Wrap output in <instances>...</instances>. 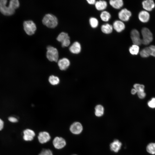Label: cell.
<instances>
[{"mask_svg":"<svg viewBox=\"0 0 155 155\" xmlns=\"http://www.w3.org/2000/svg\"><path fill=\"white\" fill-rule=\"evenodd\" d=\"M7 1L6 0H0V11L5 15H11L19 7V2L18 0H11L8 6L7 5Z\"/></svg>","mask_w":155,"mask_h":155,"instance_id":"obj_1","label":"cell"},{"mask_svg":"<svg viewBox=\"0 0 155 155\" xmlns=\"http://www.w3.org/2000/svg\"><path fill=\"white\" fill-rule=\"evenodd\" d=\"M43 24L50 28H55L58 24V20L57 17L51 14H46L42 20Z\"/></svg>","mask_w":155,"mask_h":155,"instance_id":"obj_2","label":"cell"},{"mask_svg":"<svg viewBox=\"0 0 155 155\" xmlns=\"http://www.w3.org/2000/svg\"><path fill=\"white\" fill-rule=\"evenodd\" d=\"M46 48V57L48 60L50 61L57 62L59 54L57 49L50 46H48Z\"/></svg>","mask_w":155,"mask_h":155,"instance_id":"obj_3","label":"cell"},{"mask_svg":"<svg viewBox=\"0 0 155 155\" xmlns=\"http://www.w3.org/2000/svg\"><path fill=\"white\" fill-rule=\"evenodd\" d=\"M142 36V44L147 45L151 42L153 39L152 34L150 31L147 28H144L141 31Z\"/></svg>","mask_w":155,"mask_h":155,"instance_id":"obj_4","label":"cell"},{"mask_svg":"<svg viewBox=\"0 0 155 155\" xmlns=\"http://www.w3.org/2000/svg\"><path fill=\"white\" fill-rule=\"evenodd\" d=\"M23 26L25 32L29 35L34 34L36 29V24L31 20L25 21L23 23Z\"/></svg>","mask_w":155,"mask_h":155,"instance_id":"obj_5","label":"cell"},{"mask_svg":"<svg viewBox=\"0 0 155 155\" xmlns=\"http://www.w3.org/2000/svg\"><path fill=\"white\" fill-rule=\"evenodd\" d=\"M57 40L61 43L63 47L68 46L70 43L69 37L67 33L65 32L61 33L57 37Z\"/></svg>","mask_w":155,"mask_h":155,"instance_id":"obj_6","label":"cell"},{"mask_svg":"<svg viewBox=\"0 0 155 155\" xmlns=\"http://www.w3.org/2000/svg\"><path fill=\"white\" fill-rule=\"evenodd\" d=\"M131 37L134 44L139 46L142 44V40L140 38L139 32L137 30L133 29L131 31Z\"/></svg>","mask_w":155,"mask_h":155,"instance_id":"obj_7","label":"cell"},{"mask_svg":"<svg viewBox=\"0 0 155 155\" xmlns=\"http://www.w3.org/2000/svg\"><path fill=\"white\" fill-rule=\"evenodd\" d=\"M70 131L73 134L76 135L80 133L83 130V127L81 124L78 122L73 123L69 128Z\"/></svg>","mask_w":155,"mask_h":155,"instance_id":"obj_8","label":"cell"},{"mask_svg":"<svg viewBox=\"0 0 155 155\" xmlns=\"http://www.w3.org/2000/svg\"><path fill=\"white\" fill-rule=\"evenodd\" d=\"M53 143L55 148L57 149H61L65 146L66 142L63 138L57 137L54 139Z\"/></svg>","mask_w":155,"mask_h":155,"instance_id":"obj_9","label":"cell"},{"mask_svg":"<svg viewBox=\"0 0 155 155\" xmlns=\"http://www.w3.org/2000/svg\"><path fill=\"white\" fill-rule=\"evenodd\" d=\"M131 13L130 11L124 8L121 10L118 13V17L121 21H127L129 19Z\"/></svg>","mask_w":155,"mask_h":155,"instance_id":"obj_10","label":"cell"},{"mask_svg":"<svg viewBox=\"0 0 155 155\" xmlns=\"http://www.w3.org/2000/svg\"><path fill=\"white\" fill-rule=\"evenodd\" d=\"M58 65L59 69L61 71L67 70L70 66V63L69 59L66 58L60 59L58 61Z\"/></svg>","mask_w":155,"mask_h":155,"instance_id":"obj_11","label":"cell"},{"mask_svg":"<svg viewBox=\"0 0 155 155\" xmlns=\"http://www.w3.org/2000/svg\"><path fill=\"white\" fill-rule=\"evenodd\" d=\"M38 138L39 142L43 144L49 141L51 138L49 133L46 131L41 132L39 133Z\"/></svg>","mask_w":155,"mask_h":155,"instance_id":"obj_12","label":"cell"},{"mask_svg":"<svg viewBox=\"0 0 155 155\" xmlns=\"http://www.w3.org/2000/svg\"><path fill=\"white\" fill-rule=\"evenodd\" d=\"M23 139L26 141H31L32 140L35 136L34 132L30 129H26L23 131Z\"/></svg>","mask_w":155,"mask_h":155,"instance_id":"obj_13","label":"cell"},{"mask_svg":"<svg viewBox=\"0 0 155 155\" xmlns=\"http://www.w3.org/2000/svg\"><path fill=\"white\" fill-rule=\"evenodd\" d=\"M143 8L148 11H151L155 7V5L153 1L146 0L142 2Z\"/></svg>","mask_w":155,"mask_h":155,"instance_id":"obj_14","label":"cell"},{"mask_svg":"<svg viewBox=\"0 0 155 155\" xmlns=\"http://www.w3.org/2000/svg\"><path fill=\"white\" fill-rule=\"evenodd\" d=\"M113 28L117 32H120L125 28V26L123 22L120 20H116L113 23Z\"/></svg>","mask_w":155,"mask_h":155,"instance_id":"obj_15","label":"cell"},{"mask_svg":"<svg viewBox=\"0 0 155 155\" xmlns=\"http://www.w3.org/2000/svg\"><path fill=\"white\" fill-rule=\"evenodd\" d=\"M150 18L149 13L146 11H140L138 14L139 20L143 23L147 22L149 20Z\"/></svg>","mask_w":155,"mask_h":155,"instance_id":"obj_16","label":"cell"},{"mask_svg":"<svg viewBox=\"0 0 155 155\" xmlns=\"http://www.w3.org/2000/svg\"><path fill=\"white\" fill-rule=\"evenodd\" d=\"M69 50L71 53L74 54H78L81 50L80 44L78 42H74L69 48Z\"/></svg>","mask_w":155,"mask_h":155,"instance_id":"obj_17","label":"cell"},{"mask_svg":"<svg viewBox=\"0 0 155 155\" xmlns=\"http://www.w3.org/2000/svg\"><path fill=\"white\" fill-rule=\"evenodd\" d=\"M122 144L119 140H115L110 145L111 150L115 152H117L120 149Z\"/></svg>","mask_w":155,"mask_h":155,"instance_id":"obj_18","label":"cell"},{"mask_svg":"<svg viewBox=\"0 0 155 155\" xmlns=\"http://www.w3.org/2000/svg\"><path fill=\"white\" fill-rule=\"evenodd\" d=\"M110 5L114 8L119 9L123 5V2L122 0H111L109 1Z\"/></svg>","mask_w":155,"mask_h":155,"instance_id":"obj_19","label":"cell"},{"mask_svg":"<svg viewBox=\"0 0 155 155\" xmlns=\"http://www.w3.org/2000/svg\"><path fill=\"white\" fill-rule=\"evenodd\" d=\"M95 6L96 9L99 11L102 10L106 8L107 6V2L104 1L100 0L96 2Z\"/></svg>","mask_w":155,"mask_h":155,"instance_id":"obj_20","label":"cell"},{"mask_svg":"<svg viewBox=\"0 0 155 155\" xmlns=\"http://www.w3.org/2000/svg\"><path fill=\"white\" fill-rule=\"evenodd\" d=\"M113 28V26L111 25L106 24L102 26L101 30L103 33L105 34H109L112 32Z\"/></svg>","mask_w":155,"mask_h":155,"instance_id":"obj_21","label":"cell"},{"mask_svg":"<svg viewBox=\"0 0 155 155\" xmlns=\"http://www.w3.org/2000/svg\"><path fill=\"white\" fill-rule=\"evenodd\" d=\"M48 81L51 85L53 86H56L59 83L60 80L59 78L57 76L51 75L49 76Z\"/></svg>","mask_w":155,"mask_h":155,"instance_id":"obj_22","label":"cell"},{"mask_svg":"<svg viewBox=\"0 0 155 155\" xmlns=\"http://www.w3.org/2000/svg\"><path fill=\"white\" fill-rule=\"evenodd\" d=\"M111 17L110 14L108 11H104L102 12L100 15L101 20L104 22L108 21Z\"/></svg>","mask_w":155,"mask_h":155,"instance_id":"obj_23","label":"cell"},{"mask_svg":"<svg viewBox=\"0 0 155 155\" xmlns=\"http://www.w3.org/2000/svg\"><path fill=\"white\" fill-rule=\"evenodd\" d=\"M95 114L97 117H101L103 114L104 108L101 105H97L95 108Z\"/></svg>","mask_w":155,"mask_h":155,"instance_id":"obj_24","label":"cell"},{"mask_svg":"<svg viewBox=\"0 0 155 155\" xmlns=\"http://www.w3.org/2000/svg\"><path fill=\"white\" fill-rule=\"evenodd\" d=\"M139 46L133 44L129 48V51L131 55H137L139 52Z\"/></svg>","mask_w":155,"mask_h":155,"instance_id":"obj_25","label":"cell"},{"mask_svg":"<svg viewBox=\"0 0 155 155\" xmlns=\"http://www.w3.org/2000/svg\"><path fill=\"white\" fill-rule=\"evenodd\" d=\"M141 57L146 58L150 55V51L149 47H146L142 49L140 52Z\"/></svg>","mask_w":155,"mask_h":155,"instance_id":"obj_26","label":"cell"},{"mask_svg":"<svg viewBox=\"0 0 155 155\" xmlns=\"http://www.w3.org/2000/svg\"><path fill=\"white\" fill-rule=\"evenodd\" d=\"M147 151L151 154H155V143H151L147 146Z\"/></svg>","mask_w":155,"mask_h":155,"instance_id":"obj_27","label":"cell"},{"mask_svg":"<svg viewBox=\"0 0 155 155\" xmlns=\"http://www.w3.org/2000/svg\"><path fill=\"white\" fill-rule=\"evenodd\" d=\"M89 23L91 27L93 28H96L98 24V20L94 17H91L90 18Z\"/></svg>","mask_w":155,"mask_h":155,"instance_id":"obj_28","label":"cell"},{"mask_svg":"<svg viewBox=\"0 0 155 155\" xmlns=\"http://www.w3.org/2000/svg\"><path fill=\"white\" fill-rule=\"evenodd\" d=\"M133 87L137 92L144 91V86L143 85L136 84L134 85Z\"/></svg>","mask_w":155,"mask_h":155,"instance_id":"obj_29","label":"cell"},{"mask_svg":"<svg viewBox=\"0 0 155 155\" xmlns=\"http://www.w3.org/2000/svg\"><path fill=\"white\" fill-rule=\"evenodd\" d=\"M38 155H53L52 151L49 149H44Z\"/></svg>","mask_w":155,"mask_h":155,"instance_id":"obj_30","label":"cell"},{"mask_svg":"<svg viewBox=\"0 0 155 155\" xmlns=\"http://www.w3.org/2000/svg\"><path fill=\"white\" fill-rule=\"evenodd\" d=\"M148 106L151 108H155V98H152L148 103Z\"/></svg>","mask_w":155,"mask_h":155,"instance_id":"obj_31","label":"cell"},{"mask_svg":"<svg viewBox=\"0 0 155 155\" xmlns=\"http://www.w3.org/2000/svg\"><path fill=\"white\" fill-rule=\"evenodd\" d=\"M149 47L150 51V55L155 57V46L152 45Z\"/></svg>","mask_w":155,"mask_h":155,"instance_id":"obj_32","label":"cell"},{"mask_svg":"<svg viewBox=\"0 0 155 155\" xmlns=\"http://www.w3.org/2000/svg\"><path fill=\"white\" fill-rule=\"evenodd\" d=\"M138 97L141 99L144 98L146 96V94L144 92H137Z\"/></svg>","mask_w":155,"mask_h":155,"instance_id":"obj_33","label":"cell"},{"mask_svg":"<svg viewBox=\"0 0 155 155\" xmlns=\"http://www.w3.org/2000/svg\"><path fill=\"white\" fill-rule=\"evenodd\" d=\"M9 121L12 123H15L18 122V119L13 117H10L8 119Z\"/></svg>","mask_w":155,"mask_h":155,"instance_id":"obj_34","label":"cell"},{"mask_svg":"<svg viewBox=\"0 0 155 155\" xmlns=\"http://www.w3.org/2000/svg\"><path fill=\"white\" fill-rule=\"evenodd\" d=\"M4 127V122L3 121L0 119V130H1Z\"/></svg>","mask_w":155,"mask_h":155,"instance_id":"obj_35","label":"cell"},{"mask_svg":"<svg viewBox=\"0 0 155 155\" xmlns=\"http://www.w3.org/2000/svg\"><path fill=\"white\" fill-rule=\"evenodd\" d=\"M88 3L90 4H94L96 3V1L95 0H87Z\"/></svg>","mask_w":155,"mask_h":155,"instance_id":"obj_36","label":"cell"},{"mask_svg":"<svg viewBox=\"0 0 155 155\" xmlns=\"http://www.w3.org/2000/svg\"><path fill=\"white\" fill-rule=\"evenodd\" d=\"M137 91L134 88L132 89L131 90V93L133 94H135L137 92Z\"/></svg>","mask_w":155,"mask_h":155,"instance_id":"obj_37","label":"cell"},{"mask_svg":"<svg viewBox=\"0 0 155 155\" xmlns=\"http://www.w3.org/2000/svg\"><path fill=\"white\" fill-rule=\"evenodd\" d=\"M77 155L76 154H73V155Z\"/></svg>","mask_w":155,"mask_h":155,"instance_id":"obj_38","label":"cell"}]
</instances>
